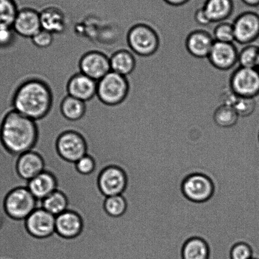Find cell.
<instances>
[{"label": "cell", "instance_id": "19", "mask_svg": "<svg viewBox=\"0 0 259 259\" xmlns=\"http://www.w3.org/2000/svg\"><path fill=\"white\" fill-rule=\"evenodd\" d=\"M17 170L23 179L29 181L45 171V163L41 156L33 151L20 155Z\"/></svg>", "mask_w": 259, "mask_h": 259}, {"label": "cell", "instance_id": "14", "mask_svg": "<svg viewBox=\"0 0 259 259\" xmlns=\"http://www.w3.org/2000/svg\"><path fill=\"white\" fill-rule=\"evenodd\" d=\"M56 217L42 208H37L26 220L27 230L34 237L45 238L56 232Z\"/></svg>", "mask_w": 259, "mask_h": 259}, {"label": "cell", "instance_id": "4", "mask_svg": "<svg viewBox=\"0 0 259 259\" xmlns=\"http://www.w3.org/2000/svg\"><path fill=\"white\" fill-rule=\"evenodd\" d=\"M130 92L127 77L110 71L98 81L97 96L104 104L114 106L126 100Z\"/></svg>", "mask_w": 259, "mask_h": 259}, {"label": "cell", "instance_id": "38", "mask_svg": "<svg viewBox=\"0 0 259 259\" xmlns=\"http://www.w3.org/2000/svg\"><path fill=\"white\" fill-rule=\"evenodd\" d=\"M241 2L248 7H256L259 6V0H241Z\"/></svg>", "mask_w": 259, "mask_h": 259}, {"label": "cell", "instance_id": "5", "mask_svg": "<svg viewBox=\"0 0 259 259\" xmlns=\"http://www.w3.org/2000/svg\"><path fill=\"white\" fill-rule=\"evenodd\" d=\"M42 200H37L27 188L12 191L5 201V209L10 217L25 220L37 208H41Z\"/></svg>", "mask_w": 259, "mask_h": 259}, {"label": "cell", "instance_id": "28", "mask_svg": "<svg viewBox=\"0 0 259 259\" xmlns=\"http://www.w3.org/2000/svg\"><path fill=\"white\" fill-rule=\"evenodd\" d=\"M41 208L56 217L67 210L68 200L64 193L55 191L42 200Z\"/></svg>", "mask_w": 259, "mask_h": 259}, {"label": "cell", "instance_id": "23", "mask_svg": "<svg viewBox=\"0 0 259 259\" xmlns=\"http://www.w3.org/2000/svg\"><path fill=\"white\" fill-rule=\"evenodd\" d=\"M212 23L230 18L234 11L233 0H206L202 7Z\"/></svg>", "mask_w": 259, "mask_h": 259}, {"label": "cell", "instance_id": "30", "mask_svg": "<svg viewBox=\"0 0 259 259\" xmlns=\"http://www.w3.org/2000/svg\"><path fill=\"white\" fill-rule=\"evenodd\" d=\"M127 204L122 195L107 197L105 202V210L112 217H119L127 210Z\"/></svg>", "mask_w": 259, "mask_h": 259}, {"label": "cell", "instance_id": "16", "mask_svg": "<svg viewBox=\"0 0 259 259\" xmlns=\"http://www.w3.org/2000/svg\"><path fill=\"white\" fill-rule=\"evenodd\" d=\"M98 81L81 72L70 78L67 84V94L85 103L97 96Z\"/></svg>", "mask_w": 259, "mask_h": 259}, {"label": "cell", "instance_id": "15", "mask_svg": "<svg viewBox=\"0 0 259 259\" xmlns=\"http://www.w3.org/2000/svg\"><path fill=\"white\" fill-rule=\"evenodd\" d=\"M238 53L233 44L215 41L207 58L213 67L225 71L238 62Z\"/></svg>", "mask_w": 259, "mask_h": 259}, {"label": "cell", "instance_id": "2", "mask_svg": "<svg viewBox=\"0 0 259 259\" xmlns=\"http://www.w3.org/2000/svg\"><path fill=\"white\" fill-rule=\"evenodd\" d=\"M38 129L36 120L20 114L10 112L5 117L0 130V138L10 152L21 155L30 152L36 145Z\"/></svg>", "mask_w": 259, "mask_h": 259}, {"label": "cell", "instance_id": "34", "mask_svg": "<svg viewBox=\"0 0 259 259\" xmlns=\"http://www.w3.org/2000/svg\"><path fill=\"white\" fill-rule=\"evenodd\" d=\"M75 166L80 174L88 175L94 172L96 167V163L94 158L87 155L75 162Z\"/></svg>", "mask_w": 259, "mask_h": 259}, {"label": "cell", "instance_id": "40", "mask_svg": "<svg viewBox=\"0 0 259 259\" xmlns=\"http://www.w3.org/2000/svg\"><path fill=\"white\" fill-rule=\"evenodd\" d=\"M251 259H255V258H251Z\"/></svg>", "mask_w": 259, "mask_h": 259}, {"label": "cell", "instance_id": "24", "mask_svg": "<svg viewBox=\"0 0 259 259\" xmlns=\"http://www.w3.org/2000/svg\"><path fill=\"white\" fill-rule=\"evenodd\" d=\"M87 103L68 95L60 104V111L63 116L70 121L79 120L87 112Z\"/></svg>", "mask_w": 259, "mask_h": 259}, {"label": "cell", "instance_id": "27", "mask_svg": "<svg viewBox=\"0 0 259 259\" xmlns=\"http://www.w3.org/2000/svg\"><path fill=\"white\" fill-rule=\"evenodd\" d=\"M19 9L17 0H0V29L12 28Z\"/></svg>", "mask_w": 259, "mask_h": 259}, {"label": "cell", "instance_id": "3", "mask_svg": "<svg viewBox=\"0 0 259 259\" xmlns=\"http://www.w3.org/2000/svg\"><path fill=\"white\" fill-rule=\"evenodd\" d=\"M127 44L131 51L137 57H148L159 49L160 37L150 25L138 22L128 31Z\"/></svg>", "mask_w": 259, "mask_h": 259}, {"label": "cell", "instance_id": "8", "mask_svg": "<svg viewBox=\"0 0 259 259\" xmlns=\"http://www.w3.org/2000/svg\"><path fill=\"white\" fill-rule=\"evenodd\" d=\"M182 191L188 200L196 203H202L212 197L214 187L212 181L206 176L193 174L183 180Z\"/></svg>", "mask_w": 259, "mask_h": 259}, {"label": "cell", "instance_id": "6", "mask_svg": "<svg viewBox=\"0 0 259 259\" xmlns=\"http://www.w3.org/2000/svg\"><path fill=\"white\" fill-rule=\"evenodd\" d=\"M230 89L238 96L255 99L259 95V70L237 68L231 75Z\"/></svg>", "mask_w": 259, "mask_h": 259}, {"label": "cell", "instance_id": "9", "mask_svg": "<svg viewBox=\"0 0 259 259\" xmlns=\"http://www.w3.org/2000/svg\"><path fill=\"white\" fill-rule=\"evenodd\" d=\"M235 41L248 45L259 37V15L253 12H245L236 17L233 23Z\"/></svg>", "mask_w": 259, "mask_h": 259}, {"label": "cell", "instance_id": "18", "mask_svg": "<svg viewBox=\"0 0 259 259\" xmlns=\"http://www.w3.org/2000/svg\"><path fill=\"white\" fill-rule=\"evenodd\" d=\"M82 220L78 213L66 210L56 216V232L62 237L73 238L79 236L82 230Z\"/></svg>", "mask_w": 259, "mask_h": 259}, {"label": "cell", "instance_id": "26", "mask_svg": "<svg viewBox=\"0 0 259 259\" xmlns=\"http://www.w3.org/2000/svg\"><path fill=\"white\" fill-rule=\"evenodd\" d=\"M239 115L232 107L221 104L215 110L213 120L215 124L221 129H231L238 124Z\"/></svg>", "mask_w": 259, "mask_h": 259}, {"label": "cell", "instance_id": "32", "mask_svg": "<svg viewBox=\"0 0 259 259\" xmlns=\"http://www.w3.org/2000/svg\"><path fill=\"white\" fill-rule=\"evenodd\" d=\"M55 34L52 32L41 29L38 32H37L31 40L33 44L39 49H48L52 46L55 41Z\"/></svg>", "mask_w": 259, "mask_h": 259}, {"label": "cell", "instance_id": "29", "mask_svg": "<svg viewBox=\"0 0 259 259\" xmlns=\"http://www.w3.org/2000/svg\"><path fill=\"white\" fill-rule=\"evenodd\" d=\"M238 63L240 67L257 69L259 65V47L248 45L238 53Z\"/></svg>", "mask_w": 259, "mask_h": 259}, {"label": "cell", "instance_id": "12", "mask_svg": "<svg viewBox=\"0 0 259 259\" xmlns=\"http://www.w3.org/2000/svg\"><path fill=\"white\" fill-rule=\"evenodd\" d=\"M42 29L54 34L66 31L69 24V12L57 5H48L39 11Z\"/></svg>", "mask_w": 259, "mask_h": 259}, {"label": "cell", "instance_id": "20", "mask_svg": "<svg viewBox=\"0 0 259 259\" xmlns=\"http://www.w3.org/2000/svg\"><path fill=\"white\" fill-rule=\"evenodd\" d=\"M111 71L128 77L135 71L137 67V55L129 49L117 50L110 57Z\"/></svg>", "mask_w": 259, "mask_h": 259}, {"label": "cell", "instance_id": "21", "mask_svg": "<svg viewBox=\"0 0 259 259\" xmlns=\"http://www.w3.org/2000/svg\"><path fill=\"white\" fill-rule=\"evenodd\" d=\"M220 100L222 104L232 107L240 117L250 116L255 112L256 103L253 98L238 96L228 89L224 90L221 95Z\"/></svg>", "mask_w": 259, "mask_h": 259}, {"label": "cell", "instance_id": "35", "mask_svg": "<svg viewBox=\"0 0 259 259\" xmlns=\"http://www.w3.org/2000/svg\"><path fill=\"white\" fill-rule=\"evenodd\" d=\"M17 39V34L13 28L0 29V49L13 46Z\"/></svg>", "mask_w": 259, "mask_h": 259}, {"label": "cell", "instance_id": "31", "mask_svg": "<svg viewBox=\"0 0 259 259\" xmlns=\"http://www.w3.org/2000/svg\"><path fill=\"white\" fill-rule=\"evenodd\" d=\"M213 37L215 41L233 44L235 41L233 24L226 22H220L213 30Z\"/></svg>", "mask_w": 259, "mask_h": 259}, {"label": "cell", "instance_id": "36", "mask_svg": "<svg viewBox=\"0 0 259 259\" xmlns=\"http://www.w3.org/2000/svg\"><path fill=\"white\" fill-rule=\"evenodd\" d=\"M194 18L196 22L200 26H207L212 24L202 7L195 12Z\"/></svg>", "mask_w": 259, "mask_h": 259}, {"label": "cell", "instance_id": "11", "mask_svg": "<svg viewBox=\"0 0 259 259\" xmlns=\"http://www.w3.org/2000/svg\"><path fill=\"white\" fill-rule=\"evenodd\" d=\"M99 183L100 190L107 197L122 195L127 187L126 175L121 168L110 166L100 174Z\"/></svg>", "mask_w": 259, "mask_h": 259}, {"label": "cell", "instance_id": "13", "mask_svg": "<svg viewBox=\"0 0 259 259\" xmlns=\"http://www.w3.org/2000/svg\"><path fill=\"white\" fill-rule=\"evenodd\" d=\"M12 28L19 36L31 39L42 29L38 10L32 7H21Z\"/></svg>", "mask_w": 259, "mask_h": 259}, {"label": "cell", "instance_id": "37", "mask_svg": "<svg viewBox=\"0 0 259 259\" xmlns=\"http://www.w3.org/2000/svg\"><path fill=\"white\" fill-rule=\"evenodd\" d=\"M166 4L168 6L178 7L185 6L187 4L190 0H163Z\"/></svg>", "mask_w": 259, "mask_h": 259}, {"label": "cell", "instance_id": "10", "mask_svg": "<svg viewBox=\"0 0 259 259\" xmlns=\"http://www.w3.org/2000/svg\"><path fill=\"white\" fill-rule=\"evenodd\" d=\"M79 69L82 74L99 81L111 71L110 57L100 51L88 52L80 60Z\"/></svg>", "mask_w": 259, "mask_h": 259}, {"label": "cell", "instance_id": "7", "mask_svg": "<svg viewBox=\"0 0 259 259\" xmlns=\"http://www.w3.org/2000/svg\"><path fill=\"white\" fill-rule=\"evenodd\" d=\"M57 145L60 155L70 162L75 163L87 155V145L84 138L74 131L62 133Z\"/></svg>", "mask_w": 259, "mask_h": 259}, {"label": "cell", "instance_id": "39", "mask_svg": "<svg viewBox=\"0 0 259 259\" xmlns=\"http://www.w3.org/2000/svg\"><path fill=\"white\" fill-rule=\"evenodd\" d=\"M258 69L259 70V65H258Z\"/></svg>", "mask_w": 259, "mask_h": 259}, {"label": "cell", "instance_id": "17", "mask_svg": "<svg viewBox=\"0 0 259 259\" xmlns=\"http://www.w3.org/2000/svg\"><path fill=\"white\" fill-rule=\"evenodd\" d=\"M215 40L209 32L204 30H195L188 35L186 49L191 55L198 59L207 58Z\"/></svg>", "mask_w": 259, "mask_h": 259}, {"label": "cell", "instance_id": "1", "mask_svg": "<svg viewBox=\"0 0 259 259\" xmlns=\"http://www.w3.org/2000/svg\"><path fill=\"white\" fill-rule=\"evenodd\" d=\"M54 95L49 83L32 79L22 83L15 94V110L34 120L42 119L52 109Z\"/></svg>", "mask_w": 259, "mask_h": 259}, {"label": "cell", "instance_id": "33", "mask_svg": "<svg viewBox=\"0 0 259 259\" xmlns=\"http://www.w3.org/2000/svg\"><path fill=\"white\" fill-rule=\"evenodd\" d=\"M252 258V250L248 244L242 242L238 243L231 249V259H251Z\"/></svg>", "mask_w": 259, "mask_h": 259}, {"label": "cell", "instance_id": "25", "mask_svg": "<svg viewBox=\"0 0 259 259\" xmlns=\"http://www.w3.org/2000/svg\"><path fill=\"white\" fill-rule=\"evenodd\" d=\"M209 247L202 238H190L183 246V259H209Z\"/></svg>", "mask_w": 259, "mask_h": 259}, {"label": "cell", "instance_id": "22", "mask_svg": "<svg viewBox=\"0 0 259 259\" xmlns=\"http://www.w3.org/2000/svg\"><path fill=\"white\" fill-rule=\"evenodd\" d=\"M27 188L37 200H42L57 190V180L51 173L44 171L29 181Z\"/></svg>", "mask_w": 259, "mask_h": 259}]
</instances>
